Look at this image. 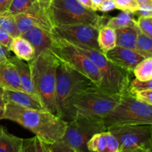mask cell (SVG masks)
Wrapping results in <instances>:
<instances>
[{"mask_svg":"<svg viewBox=\"0 0 152 152\" xmlns=\"http://www.w3.org/2000/svg\"><path fill=\"white\" fill-rule=\"evenodd\" d=\"M23 38L30 42L35 50V57L42 52L50 50L52 45V32L41 29L39 28H32L21 35Z\"/></svg>","mask_w":152,"mask_h":152,"instance_id":"14","label":"cell"},{"mask_svg":"<svg viewBox=\"0 0 152 152\" xmlns=\"http://www.w3.org/2000/svg\"><path fill=\"white\" fill-rule=\"evenodd\" d=\"M136 25L140 33L152 37V17L139 16L136 20Z\"/></svg>","mask_w":152,"mask_h":152,"instance_id":"30","label":"cell"},{"mask_svg":"<svg viewBox=\"0 0 152 152\" xmlns=\"http://www.w3.org/2000/svg\"><path fill=\"white\" fill-rule=\"evenodd\" d=\"M20 152H51L49 145L38 137L23 139Z\"/></svg>","mask_w":152,"mask_h":152,"instance_id":"23","label":"cell"},{"mask_svg":"<svg viewBox=\"0 0 152 152\" xmlns=\"http://www.w3.org/2000/svg\"><path fill=\"white\" fill-rule=\"evenodd\" d=\"M10 50L0 45V63L7 60L10 57Z\"/></svg>","mask_w":152,"mask_h":152,"instance_id":"38","label":"cell"},{"mask_svg":"<svg viewBox=\"0 0 152 152\" xmlns=\"http://www.w3.org/2000/svg\"><path fill=\"white\" fill-rule=\"evenodd\" d=\"M88 152H107V141L105 132L94 134L86 144Z\"/></svg>","mask_w":152,"mask_h":152,"instance_id":"26","label":"cell"},{"mask_svg":"<svg viewBox=\"0 0 152 152\" xmlns=\"http://www.w3.org/2000/svg\"><path fill=\"white\" fill-rule=\"evenodd\" d=\"M50 50L59 60L86 76L98 88L100 87L102 76L94 63L81 50L53 31Z\"/></svg>","mask_w":152,"mask_h":152,"instance_id":"8","label":"cell"},{"mask_svg":"<svg viewBox=\"0 0 152 152\" xmlns=\"http://www.w3.org/2000/svg\"><path fill=\"white\" fill-rule=\"evenodd\" d=\"M12 0H0V13L7 11Z\"/></svg>","mask_w":152,"mask_h":152,"instance_id":"40","label":"cell"},{"mask_svg":"<svg viewBox=\"0 0 152 152\" xmlns=\"http://www.w3.org/2000/svg\"><path fill=\"white\" fill-rule=\"evenodd\" d=\"M22 140L0 126V152H20Z\"/></svg>","mask_w":152,"mask_h":152,"instance_id":"20","label":"cell"},{"mask_svg":"<svg viewBox=\"0 0 152 152\" xmlns=\"http://www.w3.org/2000/svg\"><path fill=\"white\" fill-rule=\"evenodd\" d=\"M10 51L21 60L31 62L35 58V50L29 41L22 37H15L10 48Z\"/></svg>","mask_w":152,"mask_h":152,"instance_id":"19","label":"cell"},{"mask_svg":"<svg viewBox=\"0 0 152 152\" xmlns=\"http://www.w3.org/2000/svg\"><path fill=\"white\" fill-rule=\"evenodd\" d=\"M53 33L70 42L87 45L101 51L97 42L99 30L94 26L86 24H72L54 26Z\"/></svg>","mask_w":152,"mask_h":152,"instance_id":"11","label":"cell"},{"mask_svg":"<svg viewBox=\"0 0 152 152\" xmlns=\"http://www.w3.org/2000/svg\"><path fill=\"white\" fill-rule=\"evenodd\" d=\"M37 1L44 10H45L46 11H48L51 0H37Z\"/></svg>","mask_w":152,"mask_h":152,"instance_id":"41","label":"cell"},{"mask_svg":"<svg viewBox=\"0 0 152 152\" xmlns=\"http://www.w3.org/2000/svg\"><path fill=\"white\" fill-rule=\"evenodd\" d=\"M107 131L102 120L76 114L68 123L66 132L62 140L78 152H88V141L94 134Z\"/></svg>","mask_w":152,"mask_h":152,"instance_id":"9","label":"cell"},{"mask_svg":"<svg viewBox=\"0 0 152 152\" xmlns=\"http://www.w3.org/2000/svg\"><path fill=\"white\" fill-rule=\"evenodd\" d=\"M133 96L138 101L152 105V89L137 92L133 94Z\"/></svg>","mask_w":152,"mask_h":152,"instance_id":"35","label":"cell"},{"mask_svg":"<svg viewBox=\"0 0 152 152\" xmlns=\"http://www.w3.org/2000/svg\"><path fill=\"white\" fill-rule=\"evenodd\" d=\"M77 152H78V151H77Z\"/></svg>","mask_w":152,"mask_h":152,"instance_id":"46","label":"cell"},{"mask_svg":"<svg viewBox=\"0 0 152 152\" xmlns=\"http://www.w3.org/2000/svg\"><path fill=\"white\" fill-rule=\"evenodd\" d=\"M92 86L95 85L88 77L58 59L56 101L59 117L68 123L72 120L75 116L71 105L73 99L77 94Z\"/></svg>","mask_w":152,"mask_h":152,"instance_id":"2","label":"cell"},{"mask_svg":"<svg viewBox=\"0 0 152 152\" xmlns=\"http://www.w3.org/2000/svg\"><path fill=\"white\" fill-rule=\"evenodd\" d=\"M37 1V0H12L7 11L13 15L24 13Z\"/></svg>","mask_w":152,"mask_h":152,"instance_id":"28","label":"cell"},{"mask_svg":"<svg viewBox=\"0 0 152 152\" xmlns=\"http://www.w3.org/2000/svg\"><path fill=\"white\" fill-rule=\"evenodd\" d=\"M134 15H137L138 17H152V2L139 4L138 10L134 13Z\"/></svg>","mask_w":152,"mask_h":152,"instance_id":"34","label":"cell"},{"mask_svg":"<svg viewBox=\"0 0 152 152\" xmlns=\"http://www.w3.org/2000/svg\"><path fill=\"white\" fill-rule=\"evenodd\" d=\"M151 125H124L108 128L120 144V152L135 148H152Z\"/></svg>","mask_w":152,"mask_h":152,"instance_id":"10","label":"cell"},{"mask_svg":"<svg viewBox=\"0 0 152 152\" xmlns=\"http://www.w3.org/2000/svg\"><path fill=\"white\" fill-rule=\"evenodd\" d=\"M123 152H152L151 149H148V148H135V149L129 150Z\"/></svg>","mask_w":152,"mask_h":152,"instance_id":"44","label":"cell"},{"mask_svg":"<svg viewBox=\"0 0 152 152\" xmlns=\"http://www.w3.org/2000/svg\"><path fill=\"white\" fill-rule=\"evenodd\" d=\"M103 0H91L92 4L94 5V11H97V8L99 5H100L101 3L102 2Z\"/></svg>","mask_w":152,"mask_h":152,"instance_id":"43","label":"cell"},{"mask_svg":"<svg viewBox=\"0 0 152 152\" xmlns=\"http://www.w3.org/2000/svg\"><path fill=\"white\" fill-rule=\"evenodd\" d=\"M54 26L72 24H86L98 30L106 26L110 17L99 16L77 0H51L48 10Z\"/></svg>","mask_w":152,"mask_h":152,"instance_id":"4","label":"cell"},{"mask_svg":"<svg viewBox=\"0 0 152 152\" xmlns=\"http://www.w3.org/2000/svg\"><path fill=\"white\" fill-rule=\"evenodd\" d=\"M0 87L8 90L25 91L22 88L19 74L9 59L0 63Z\"/></svg>","mask_w":152,"mask_h":152,"instance_id":"17","label":"cell"},{"mask_svg":"<svg viewBox=\"0 0 152 152\" xmlns=\"http://www.w3.org/2000/svg\"><path fill=\"white\" fill-rule=\"evenodd\" d=\"M107 141V152H120V144L114 134L109 131L105 132Z\"/></svg>","mask_w":152,"mask_h":152,"instance_id":"32","label":"cell"},{"mask_svg":"<svg viewBox=\"0 0 152 152\" xmlns=\"http://www.w3.org/2000/svg\"><path fill=\"white\" fill-rule=\"evenodd\" d=\"M116 32L114 28L104 26L99 29L97 42L101 51L103 53L111 50L116 46Z\"/></svg>","mask_w":152,"mask_h":152,"instance_id":"21","label":"cell"},{"mask_svg":"<svg viewBox=\"0 0 152 152\" xmlns=\"http://www.w3.org/2000/svg\"><path fill=\"white\" fill-rule=\"evenodd\" d=\"M133 16V13L122 10L121 13H119L117 16L110 17L106 26L114 28L115 30L118 29V28H125V27L135 25L136 20L134 19Z\"/></svg>","mask_w":152,"mask_h":152,"instance_id":"22","label":"cell"},{"mask_svg":"<svg viewBox=\"0 0 152 152\" xmlns=\"http://www.w3.org/2000/svg\"><path fill=\"white\" fill-rule=\"evenodd\" d=\"M2 119L16 122L48 145L62 140L68 126V122L46 110L22 108L10 102H5Z\"/></svg>","mask_w":152,"mask_h":152,"instance_id":"1","label":"cell"},{"mask_svg":"<svg viewBox=\"0 0 152 152\" xmlns=\"http://www.w3.org/2000/svg\"><path fill=\"white\" fill-rule=\"evenodd\" d=\"M5 101L4 98V88L0 87V120H2V116L4 114Z\"/></svg>","mask_w":152,"mask_h":152,"instance_id":"39","label":"cell"},{"mask_svg":"<svg viewBox=\"0 0 152 152\" xmlns=\"http://www.w3.org/2000/svg\"><path fill=\"white\" fill-rule=\"evenodd\" d=\"M4 98L5 102H10L22 108L45 110L39 101L23 91L4 89Z\"/></svg>","mask_w":152,"mask_h":152,"instance_id":"16","label":"cell"},{"mask_svg":"<svg viewBox=\"0 0 152 152\" xmlns=\"http://www.w3.org/2000/svg\"><path fill=\"white\" fill-rule=\"evenodd\" d=\"M58 59L50 50L42 52L31 62V76L46 111L59 117L56 101V70Z\"/></svg>","mask_w":152,"mask_h":152,"instance_id":"3","label":"cell"},{"mask_svg":"<svg viewBox=\"0 0 152 152\" xmlns=\"http://www.w3.org/2000/svg\"><path fill=\"white\" fill-rule=\"evenodd\" d=\"M8 59L14 65L15 68H16L18 74H19L23 90L41 102L37 91L36 89L35 86H34V82H33L29 64L26 63L23 60H21L16 56H10Z\"/></svg>","mask_w":152,"mask_h":152,"instance_id":"15","label":"cell"},{"mask_svg":"<svg viewBox=\"0 0 152 152\" xmlns=\"http://www.w3.org/2000/svg\"><path fill=\"white\" fill-rule=\"evenodd\" d=\"M116 8L119 10L135 13L138 10L139 3L137 0H114Z\"/></svg>","mask_w":152,"mask_h":152,"instance_id":"31","label":"cell"},{"mask_svg":"<svg viewBox=\"0 0 152 152\" xmlns=\"http://www.w3.org/2000/svg\"><path fill=\"white\" fill-rule=\"evenodd\" d=\"M13 37L4 30L0 28V45L10 49L13 42Z\"/></svg>","mask_w":152,"mask_h":152,"instance_id":"36","label":"cell"},{"mask_svg":"<svg viewBox=\"0 0 152 152\" xmlns=\"http://www.w3.org/2000/svg\"><path fill=\"white\" fill-rule=\"evenodd\" d=\"M78 1H80L83 5H84L85 7H86L87 8L91 9V10H94V5L92 4L91 0H77Z\"/></svg>","mask_w":152,"mask_h":152,"instance_id":"42","label":"cell"},{"mask_svg":"<svg viewBox=\"0 0 152 152\" xmlns=\"http://www.w3.org/2000/svg\"><path fill=\"white\" fill-rule=\"evenodd\" d=\"M135 77L141 81L152 80V57L145 58L133 70Z\"/></svg>","mask_w":152,"mask_h":152,"instance_id":"25","label":"cell"},{"mask_svg":"<svg viewBox=\"0 0 152 152\" xmlns=\"http://www.w3.org/2000/svg\"><path fill=\"white\" fill-rule=\"evenodd\" d=\"M121 95L107 92L96 86H91L77 94L73 99L74 115L102 120L118 104Z\"/></svg>","mask_w":152,"mask_h":152,"instance_id":"6","label":"cell"},{"mask_svg":"<svg viewBox=\"0 0 152 152\" xmlns=\"http://www.w3.org/2000/svg\"><path fill=\"white\" fill-rule=\"evenodd\" d=\"M49 148L51 152H77L74 148L62 140H59L52 144H49Z\"/></svg>","mask_w":152,"mask_h":152,"instance_id":"33","label":"cell"},{"mask_svg":"<svg viewBox=\"0 0 152 152\" xmlns=\"http://www.w3.org/2000/svg\"><path fill=\"white\" fill-rule=\"evenodd\" d=\"M114 9H116L114 0H103L100 5L98 7L97 10L105 13V12L111 11Z\"/></svg>","mask_w":152,"mask_h":152,"instance_id":"37","label":"cell"},{"mask_svg":"<svg viewBox=\"0 0 152 152\" xmlns=\"http://www.w3.org/2000/svg\"><path fill=\"white\" fill-rule=\"evenodd\" d=\"M139 4H142V3H148V2H152V0H137Z\"/></svg>","mask_w":152,"mask_h":152,"instance_id":"45","label":"cell"},{"mask_svg":"<svg viewBox=\"0 0 152 152\" xmlns=\"http://www.w3.org/2000/svg\"><path fill=\"white\" fill-rule=\"evenodd\" d=\"M115 32L116 45L135 50L137 37L140 33L136 25L115 29Z\"/></svg>","mask_w":152,"mask_h":152,"instance_id":"18","label":"cell"},{"mask_svg":"<svg viewBox=\"0 0 152 152\" xmlns=\"http://www.w3.org/2000/svg\"><path fill=\"white\" fill-rule=\"evenodd\" d=\"M14 18L17 29L21 35L34 27L49 32H52L54 27L48 11L44 10L38 1L34 3L24 13L14 15Z\"/></svg>","mask_w":152,"mask_h":152,"instance_id":"12","label":"cell"},{"mask_svg":"<svg viewBox=\"0 0 152 152\" xmlns=\"http://www.w3.org/2000/svg\"><path fill=\"white\" fill-rule=\"evenodd\" d=\"M135 50L145 59L152 57V37L140 33L137 39Z\"/></svg>","mask_w":152,"mask_h":152,"instance_id":"27","label":"cell"},{"mask_svg":"<svg viewBox=\"0 0 152 152\" xmlns=\"http://www.w3.org/2000/svg\"><path fill=\"white\" fill-rule=\"evenodd\" d=\"M148 89H152V80L141 81L135 78L129 83V92L132 95L137 92L148 90Z\"/></svg>","mask_w":152,"mask_h":152,"instance_id":"29","label":"cell"},{"mask_svg":"<svg viewBox=\"0 0 152 152\" xmlns=\"http://www.w3.org/2000/svg\"><path fill=\"white\" fill-rule=\"evenodd\" d=\"M70 43L85 53L99 69L102 76V83L99 88L109 93L118 94L129 92L130 73L108 60L102 51L79 43Z\"/></svg>","mask_w":152,"mask_h":152,"instance_id":"5","label":"cell"},{"mask_svg":"<svg viewBox=\"0 0 152 152\" xmlns=\"http://www.w3.org/2000/svg\"><path fill=\"white\" fill-rule=\"evenodd\" d=\"M102 122L106 129L124 125H152V105L138 101L128 92L121 95L120 102Z\"/></svg>","mask_w":152,"mask_h":152,"instance_id":"7","label":"cell"},{"mask_svg":"<svg viewBox=\"0 0 152 152\" xmlns=\"http://www.w3.org/2000/svg\"><path fill=\"white\" fill-rule=\"evenodd\" d=\"M0 28L8 33L13 38L21 36L16 27L14 15L8 11L0 13Z\"/></svg>","mask_w":152,"mask_h":152,"instance_id":"24","label":"cell"},{"mask_svg":"<svg viewBox=\"0 0 152 152\" xmlns=\"http://www.w3.org/2000/svg\"><path fill=\"white\" fill-rule=\"evenodd\" d=\"M105 57L119 68L129 73L133 72L135 67L145 58L135 50L116 46L104 53Z\"/></svg>","mask_w":152,"mask_h":152,"instance_id":"13","label":"cell"}]
</instances>
